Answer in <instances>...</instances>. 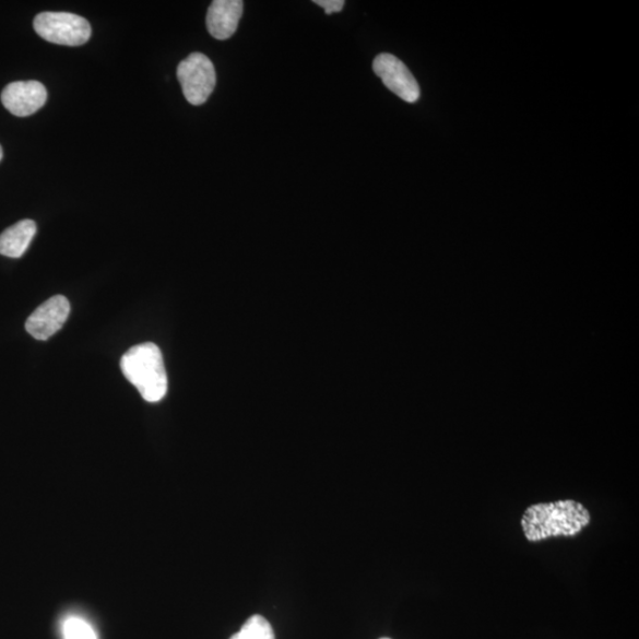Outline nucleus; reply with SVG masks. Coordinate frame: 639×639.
<instances>
[{
  "label": "nucleus",
  "instance_id": "13",
  "mask_svg": "<svg viewBox=\"0 0 639 639\" xmlns=\"http://www.w3.org/2000/svg\"><path fill=\"white\" fill-rule=\"evenodd\" d=\"M3 159V149L2 146H0V162H2Z\"/></svg>",
  "mask_w": 639,
  "mask_h": 639
},
{
  "label": "nucleus",
  "instance_id": "10",
  "mask_svg": "<svg viewBox=\"0 0 639 639\" xmlns=\"http://www.w3.org/2000/svg\"><path fill=\"white\" fill-rule=\"evenodd\" d=\"M230 639H275L272 625L262 616L250 617Z\"/></svg>",
  "mask_w": 639,
  "mask_h": 639
},
{
  "label": "nucleus",
  "instance_id": "7",
  "mask_svg": "<svg viewBox=\"0 0 639 639\" xmlns=\"http://www.w3.org/2000/svg\"><path fill=\"white\" fill-rule=\"evenodd\" d=\"M70 304L67 297L56 295L40 305L25 323V330L37 340H48L59 332L67 321Z\"/></svg>",
  "mask_w": 639,
  "mask_h": 639
},
{
  "label": "nucleus",
  "instance_id": "9",
  "mask_svg": "<svg viewBox=\"0 0 639 639\" xmlns=\"http://www.w3.org/2000/svg\"><path fill=\"white\" fill-rule=\"evenodd\" d=\"M37 232L36 223L21 221L0 235V255L10 259H20L31 246Z\"/></svg>",
  "mask_w": 639,
  "mask_h": 639
},
{
  "label": "nucleus",
  "instance_id": "4",
  "mask_svg": "<svg viewBox=\"0 0 639 639\" xmlns=\"http://www.w3.org/2000/svg\"><path fill=\"white\" fill-rule=\"evenodd\" d=\"M177 76L185 98L193 106L204 105L216 87L215 66L201 52H193L181 61Z\"/></svg>",
  "mask_w": 639,
  "mask_h": 639
},
{
  "label": "nucleus",
  "instance_id": "8",
  "mask_svg": "<svg viewBox=\"0 0 639 639\" xmlns=\"http://www.w3.org/2000/svg\"><path fill=\"white\" fill-rule=\"evenodd\" d=\"M245 3L241 0H215L209 8L206 26L213 38L225 40L237 31L244 14Z\"/></svg>",
  "mask_w": 639,
  "mask_h": 639
},
{
  "label": "nucleus",
  "instance_id": "11",
  "mask_svg": "<svg viewBox=\"0 0 639 639\" xmlns=\"http://www.w3.org/2000/svg\"><path fill=\"white\" fill-rule=\"evenodd\" d=\"M63 639H98L92 625L78 616H70L62 624Z\"/></svg>",
  "mask_w": 639,
  "mask_h": 639
},
{
  "label": "nucleus",
  "instance_id": "2",
  "mask_svg": "<svg viewBox=\"0 0 639 639\" xmlns=\"http://www.w3.org/2000/svg\"><path fill=\"white\" fill-rule=\"evenodd\" d=\"M121 369L146 402L158 403L166 395L167 375L158 346L145 343L132 347L123 354Z\"/></svg>",
  "mask_w": 639,
  "mask_h": 639
},
{
  "label": "nucleus",
  "instance_id": "6",
  "mask_svg": "<svg viewBox=\"0 0 639 639\" xmlns=\"http://www.w3.org/2000/svg\"><path fill=\"white\" fill-rule=\"evenodd\" d=\"M47 98L48 93L45 85L37 81L10 83L2 93L4 107L19 118L33 116L46 105Z\"/></svg>",
  "mask_w": 639,
  "mask_h": 639
},
{
  "label": "nucleus",
  "instance_id": "1",
  "mask_svg": "<svg viewBox=\"0 0 639 639\" xmlns=\"http://www.w3.org/2000/svg\"><path fill=\"white\" fill-rule=\"evenodd\" d=\"M589 510L573 500L539 504L524 511L521 520L525 537L540 542L552 536H572L590 523Z\"/></svg>",
  "mask_w": 639,
  "mask_h": 639
},
{
  "label": "nucleus",
  "instance_id": "14",
  "mask_svg": "<svg viewBox=\"0 0 639 639\" xmlns=\"http://www.w3.org/2000/svg\"><path fill=\"white\" fill-rule=\"evenodd\" d=\"M381 639H390V638H381Z\"/></svg>",
  "mask_w": 639,
  "mask_h": 639
},
{
  "label": "nucleus",
  "instance_id": "3",
  "mask_svg": "<svg viewBox=\"0 0 639 639\" xmlns=\"http://www.w3.org/2000/svg\"><path fill=\"white\" fill-rule=\"evenodd\" d=\"M36 33L54 45L80 47L91 39L92 26L79 14L42 12L34 21Z\"/></svg>",
  "mask_w": 639,
  "mask_h": 639
},
{
  "label": "nucleus",
  "instance_id": "5",
  "mask_svg": "<svg viewBox=\"0 0 639 639\" xmlns=\"http://www.w3.org/2000/svg\"><path fill=\"white\" fill-rule=\"evenodd\" d=\"M374 71L386 87L409 104L421 97V88L407 67L391 54H380L374 62Z\"/></svg>",
  "mask_w": 639,
  "mask_h": 639
},
{
  "label": "nucleus",
  "instance_id": "12",
  "mask_svg": "<svg viewBox=\"0 0 639 639\" xmlns=\"http://www.w3.org/2000/svg\"><path fill=\"white\" fill-rule=\"evenodd\" d=\"M315 3L321 7L327 14L340 12L345 7L344 0H316Z\"/></svg>",
  "mask_w": 639,
  "mask_h": 639
}]
</instances>
